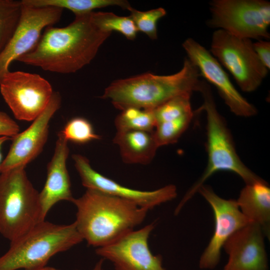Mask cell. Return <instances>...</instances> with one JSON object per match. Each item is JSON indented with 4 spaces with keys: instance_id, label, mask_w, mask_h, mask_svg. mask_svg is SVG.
<instances>
[{
    "instance_id": "8992f818",
    "label": "cell",
    "mask_w": 270,
    "mask_h": 270,
    "mask_svg": "<svg viewBox=\"0 0 270 270\" xmlns=\"http://www.w3.org/2000/svg\"><path fill=\"white\" fill-rule=\"evenodd\" d=\"M0 174V234L10 242L45 219L39 192L29 180L25 168Z\"/></svg>"
},
{
    "instance_id": "8fae6325",
    "label": "cell",
    "mask_w": 270,
    "mask_h": 270,
    "mask_svg": "<svg viewBox=\"0 0 270 270\" xmlns=\"http://www.w3.org/2000/svg\"><path fill=\"white\" fill-rule=\"evenodd\" d=\"M156 223L132 230L112 243L96 248V253L112 264L116 270H166L160 255H154L148 246Z\"/></svg>"
},
{
    "instance_id": "7402d4cb",
    "label": "cell",
    "mask_w": 270,
    "mask_h": 270,
    "mask_svg": "<svg viewBox=\"0 0 270 270\" xmlns=\"http://www.w3.org/2000/svg\"><path fill=\"white\" fill-rule=\"evenodd\" d=\"M114 125L117 131L153 130L156 126L154 110L128 108L116 116Z\"/></svg>"
},
{
    "instance_id": "44dd1931",
    "label": "cell",
    "mask_w": 270,
    "mask_h": 270,
    "mask_svg": "<svg viewBox=\"0 0 270 270\" xmlns=\"http://www.w3.org/2000/svg\"><path fill=\"white\" fill-rule=\"evenodd\" d=\"M25 4L36 7L52 6L66 8L75 16L90 13L93 10L109 6H118L124 10L131 6L126 0H22Z\"/></svg>"
},
{
    "instance_id": "9a60e30c",
    "label": "cell",
    "mask_w": 270,
    "mask_h": 270,
    "mask_svg": "<svg viewBox=\"0 0 270 270\" xmlns=\"http://www.w3.org/2000/svg\"><path fill=\"white\" fill-rule=\"evenodd\" d=\"M61 104L60 94L54 92L42 112L26 130L11 138L8 152L0 165V173L16 168H25L40 154L48 139L50 122Z\"/></svg>"
},
{
    "instance_id": "9c48e42d",
    "label": "cell",
    "mask_w": 270,
    "mask_h": 270,
    "mask_svg": "<svg viewBox=\"0 0 270 270\" xmlns=\"http://www.w3.org/2000/svg\"><path fill=\"white\" fill-rule=\"evenodd\" d=\"M0 92L14 117L32 121L46 109L54 92L50 83L36 74L9 72L0 82Z\"/></svg>"
},
{
    "instance_id": "f546056e",
    "label": "cell",
    "mask_w": 270,
    "mask_h": 270,
    "mask_svg": "<svg viewBox=\"0 0 270 270\" xmlns=\"http://www.w3.org/2000/svg\"><path fill=\"white\" fill-rule=\"evenodd\" d=\"M91 270H104V260L101 259L98 262Z\"/></svg>"
},
{
    "instance_id": "7c38bea8",
    "label": "cell",
    "mask_w": 270,
    "mask_h": 270,
    "mask_svg": "<svg viewBox=\"0 0 270 270\" xmlns=\"http://www.w3.org/2000/svg\"><path fill=\"white\" fill-rule=\"evenodd\" d=\"M210 206L214 217V230L198 262L202 270H212L218 264L221 250L228 238L236 230L250 222L239 208L236 200L223 198L210 186L203 184L198 190Z\"/></svg>"
},
{
    "instance_id": "83f0119b",
    "label": "cell",
    "mask_w": 270,
    "mask_h": 270,
    "mask_svg": "<svg viewBox=\"0 0 270 270\" xmlns=\"http://www.w3.org/2000/svg\"><path fill=\"white\" fill-rule=\"evenodd\" d=\"M253 48L262 63L269 70L270 68V42L260 40L253 43Z\"/></svg>"
},
{
    "instance_id": "4316f807",
    "label": "cell",
    "mask_w": 270,
    "mask_h": 270,
    "mask_svg": "<svg viewBox=\"0 0 270 270\" xmlns=\"http://www.w3.org/2000/svg\"><path fill=\"white\" fill-rule=\"evenodd\" d=\"M20 132L17 123L6 113L0 111V136H6L11 139Z\"/></svg>"
},
{
    "instance_id": "30bf717a",
    "label": "cell",
    "mask_w": 270,
    "mask_h": 270,
    "mask_svg": "<svg viewBox=\"0 0 270 270\" xmlns=\"http://www.w3.org/2000/svg\"><path fill=\"white\" fill-rule=\"evenodd\" d=\"M18 26L10 42L0 54V82L9 72L14 60L32 50L42 32L60 20L63 9L52 6L36 7L22 2Z\"/></svg>"
},
{
    "instance_id": "2e32d148",
    "label": "cell",
    "mask_w": 270,
    "mask_h": 270,
    "mask_svg": "<svg viewBox=\"0 0 270 270\" xmlns=\"http://www.w3.org/2000/svg\"><path fill=\"white\" fill-rule=\"evenodd\" d=\"M261 227L250 223L232 234L222 248L228 256L222 270H269Z\"/></svg>"
},
{
    "instance_id": "277c9868",
    "label": "cell",
    "mask_w": 270,
    "mask_h": 270,
    "mask_svg": "<svg viewBox=\"0 0 270 270\" xmlns=\"http://www.w3.org/2000/svg\"><path fill=\"white\" fill-rule=\"evenodd\" d=\"M204 102L200 110L206 117L207 165L200 178L186 193L174 210L177 215L186 204L198 192L200 188L214 173L229 171L240 176L246 184L263 182L241 160L226 122L217 110L209 86L203 82L200 92Z\"/></svg>"
},
{
    "instance_id": "4dcf8cb0",
    "label": "cell",
    "mask_w": 270,
    "mask_h": 270,
    "mask_svg": "<svg viewBox=\"0 0 270 270\" xmlns=\"http://www.w3.org/2000/svg\"><path fill=\"white\" fill-rule=\"evenodd\" d=\"M36 270H62L56 268L54 267L46 266L44 267H43L42 268L37 269Z\"/></svg>"
},
{
    "instance_id": "7a4b0ae2",
    "label": "cell",
    "mask_w": 270,
    "mask_h": 270,
    "mask_svg": "<svg viewBox=\"0 0 270 270\" xmlns=\"http://www.w3.org/2000/svg\"><path fill=\"white\" fill-rule=\"evenodd\" d=\"M72 202L76 209L74 222L79 234L83 240L96 248L134 230L148 212L130 201L90 189Z\"/></svg>"
},
{
    "instance_id": "4fadbf2b",
    "label": "cell",
    "mask_w": 270,
    "mask_h": 270,
    "mask_svg": "<svg viewBox=\"0 0 270 270\" xmlns=\"http://www.w3.org/2000/svg\"><path fill=\"white\" fill-rule=\"evenodd\" d=\"M72 158L82 184L86 189L98 190L130 201L148 210L174 200L177 196V188L174 184H168L151 191L132 189L122 186L94 170L86 156L74 154Z\"/></svg>"
},
{
    "instance_id": "f1b7e54d",
    "label": "cell",
    "mask_w": 270,
    "mask_h": 270,
    "mask_svg": "<svg viewBox=\"0 0 270 270\" xmlns=\"http://www.w3.org/2000/svg\"><path fill=\"white\" fill-rule=\"evenodd\" d=\"M9 138L6 136H0V165L2 161V148L4 144L8 140H10Z\"/></svg>"
},
{
    "instance_id": "3957f363",
    "label": "cell",
    "mask_w": 270,
    "mask_h": 270,
    "mask_svg": "<svg viewBox=\"0 0 270 270\" xmlns=\"http://www.w3.org/2000/svg\"><path fill=\"white\" fill-rule=\"evenodd\" d=\"M196 66L188 58L178 72L170 75L146 73L112 82L102 98L121 110L134 107L154 110L180 95L200 90L202 80Z\"/></svg>"
},
{
    "instance_id": "d6986e66",
    "label": "cell",
    "mask_w": 270,
    "mask_h": 270,
    "mask_svg": "<svg viewBox=\"0 0 270 270\" xmlns=\"http://www.w3.org/2000/svg\"><path fill=\"white\" fill-rule=\"evenodd\" d=\"M113 142L118 146L122 160L129 164L150 163L159 148L154 130L117 131Z\"/></svg>"
},
{
    "instance_id": "cb8c5ba5",
    "label": "cell",
    "mask_w": 270,
    "mask_h": 270,
    "mask_svg": "<svg viewBox=\"0 0 270 270\" xmlns=\"http://www.w3.org/2000/svg\"><path fill=\"white\" fill-rule=\"evenodd\" d=\"M90 16L94 24L102 31H116L130 40L136 38L138 31L130 16H122L112 12H92Z\"/></svg>"
},
{
    "instance_id": "d4e9b609",
    "label": "cell",
    "mask_w": 270,
    "mask_h": 270,
    "mask_svg": "<svg viewBox=\"0 0 270 270\" xmlns=\"http://www.w3.org/2000/svg\"><path fill=\"white\" fill-rule=\"evenodd\" d=\"M60 132L68 142L80 144L101 139V136L96 133L90 122L82 117L70 120Z\"/></svg>"
},
{
    "instance_id": "6da1fadb",
    "label": "cell",
    "mask_w": 270,
    "mask_h": 270,
    "mask_svg": "<svg viewBox=\"0 0 270 270\" xmlns=\"http://www.w3.org/2000/svg\"><path fill=\"white\" fill-rule=\"evenodd\" d=\"M90 14L75 16L64 27L48 26L34 48L16 60L61 74L79 70L91 62L112 34L98 28Z\"/></svg>"
},
{
    "instance_id": "5bb4252c",
    "label": "cell",
    "mask_w": 270,
    "mask_h": 270,
    "mask_svg": "<svg viewBox=\"0 0 270 270\" xmlns=\"http://www.w3.org/2000/svg\"><path fill=\"white\" fill-rule=\"evenodd\" d=\"M182 46L188 58L198 68L200 76L212 84L236 116L250 117L257 114L256 108L238 92L218 60L204 46L192 38H188Z\"/></svg>"
},
{
    "instance_id": "ba28073f",
    "label": "cell",
    "mask_w": 270,
    "mask_h": 270,
    "mask_svg": "<svg viewBox=\"0 0 270 270\" xmlns=\"http://www.w3.org/2000/svg\"><path fill=\"white\" fill-rule=\"evenodd\" d=\"M210 52L243 92L256 90L268 74V70L258 57L250 39L217 30L212 34Z\"/></svg>"
},
{
    "instance_id": "603a6c76",
    "label": "cell",
    "mask_w": 270,
    "mask_h": 270,
    "mask_svg": "<svg viewBox=\"0 0 270 270\" xmlns=\"http://www.w3.org/2000/svg\"><path fill=\"white\" fill-rule=\"evenodd\" d=\"M22 0H0V54L6 46L19 23Z\"/></svg>"
},
{
    "instance_id": "ffe728a7",
    "label": "cell",
    "mask_w": 270,
    "mask_h": 270,
    "mask_svg": "<svg viewBox=\"0 0 270 270\" xmlns=\"http://www.w3.org/2000/svg\"><path fill=\"white\" fill-rule=\"evenodd\" d=\"M191 95L186 94L176 96L154 110L155 126L169 136H182L194 116Z\"/></svg>"
},
{
    "instance_id": "e0dca14e",
    "label": "cell",
    "mask_w": 270,
    "mask_h": 270,
    "mask_svg": "<svg viewBox=\"0 0 270 270\" xmlns=\"http://www.w3.org/2000/svg\"><path fill=\"white\" fill-rule=\"evenodd\" d=\"M68 141L58 132L54 154L47 166L46 179L39 198L44 219L52 207L59 202L74 199L66 167L69 154Z\"/></svg>"
},
{
    "instance_id": "5b68a950",
    "label": "cell",
    "mask_w": 270,
    "mask_h": 270,
    "mask_svg": "<svg viewBox=\"0 0 270 270\" xmlns=\"http://www.w3.org/2000/svg\"><path fill=\"white\" fill-rule=\"evenodd\" d=\"M82 241L74 222L58 224L45 220L10 242L8 250L0 256V270L42 268L54 255Z\"/></svg>"
},
{
    "instance_id": "52a82bcc",
    "label": "cell",
    "mask_w": 270,
    "mask_h": 270,
    "mask_svg": "<svg viewBox=\"0 0 270 270\" xmlns=\"http://www.w3.org/2000/svg\"><path fill=\"white\" fill-rule=\"evenodd\" d=\"M208 26L236 36L256 40L270 38V2L264 0H212Z\"/></svg>"
},
{
    "instance_id": "ac0fdd59",
    "label": "cell",
    "mask_w": 270,
    "mask_h": 270,
    "mask_svg": "<svg viewBox=\"0 0 270 270\" xmlns=\"http://www.w3.org/2000/svg\"><path fill=\"white\" fill-rule=\"evenodd\" d=\"M236 200L250 223L259 225L266 237L270 236V188L265 181L246 184Z\"/></svg>"
},
{
    "instance_id": "484cf974",
    "label": "cell",
    "mask_w": 270,
    "mask_h": 270,
    "mask_svg": "<svg viewBox=\"0 0 270 270\" xmlns=\"http://www.w3.org/2000/svg\"><path fill=\"white\" fill-rule=\"evenodd\" d=\"M128 10L130 12L129 16L134 22L138 31L144 33L152 40L157 38L158 22L166 14L164 8H158L142 12L131 6Z\"/></svg>"
}]
</instances>
